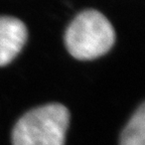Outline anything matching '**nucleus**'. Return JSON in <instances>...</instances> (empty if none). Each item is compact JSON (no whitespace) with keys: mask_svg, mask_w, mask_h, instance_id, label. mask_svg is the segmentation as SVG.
Returning <instances> with one entry per match:
<instances>
[{"mask_svg":"<svg viewBox=\"0 0 145 145\" xmlns=\"http://www.w3.org/2000/svg\"><path fill=\"white\" fill-rule=\"evenodd\" d=\"M115 39L113 25L95 9L78 14L65 33L67 50L80 61H92L104 56L112 48Z\"/></svg>","mask_w":145,"mask_h":145,"instance_id":"nucleus-1","label":"nucleus"},{"mask_svg":"<svg viewBox=\"0 0 145 145\" xmlns=\"http://www.w3.org/2000/svg\"><path fill=\"white\" fill-rule=\"evenodd\" d=\"M70 117L68 108L59 103L36 107L14 125L12 145H65Z\"/></svg>","mask_w":145,"mask_h":145,"instance_id":"nucleus-2","label":"nucleus"},{"mask_svg":"<svg viewBox=\"0 0 145 145\" xmlns=\"http://www.w3.org/2000/svg\"><path fill=\"white\" fill-rule=\"evenodd\" d=\"M27 40L26 25L16 17L0 16V67L7 66Z\"/></svg>","mask_w":145,"mask_h":145,"instance_id":"nucleus-3","label":"nucleus"},{"mask_svg":"<svg viewBox=\"0 0 145 145\" xmlns=\"http://www.w3.org/2000/svg\"><path fill=\"white\" fill-rule=\"evenodd\" d=\"M145 105H140L120 135L119 145H145Z\"/></svg>","mask_w":145,"mask_h":145,"instance_id":"nucleus-4","label":"nucleus"}]
</instances>
